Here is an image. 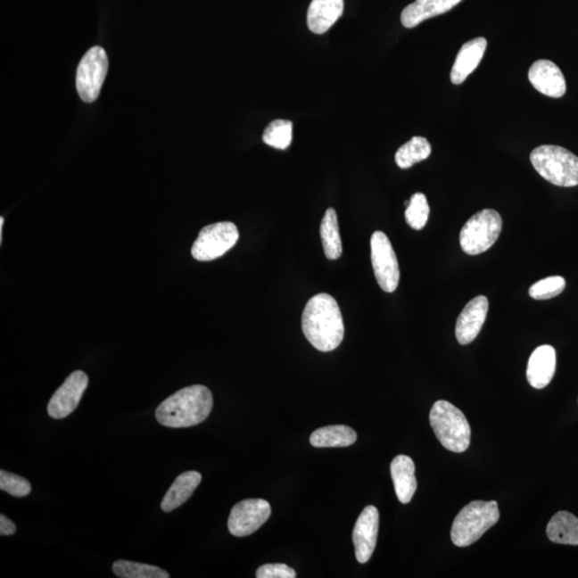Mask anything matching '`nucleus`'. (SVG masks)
<instances>
[{
    "label": "nucleus",
    "instance_id": "obj_1",
    "mask_svg": "<svg viewBox=\"0 0 578 578\" xmlns=\"http://www.w3.org/2000/svg\"><path fill=\"white\" fill-rule=\"evenodd\" d=\"M302 331L316 350H336L344 339L345 328L336 300L328 293L310 298L302 314Z\"/></svg>",
    "mask_w": 578,
    "mask_h": 578
},
{
    "label": "nucleus",
    "instance_id": "obj_2",
    "mask_svg": "<svg viewBox=\"0 0 578 578\" xmlns=\"http://www.w3.org/2000/svg\"><path fill=\"white\" fill-rule=\"evenodd\" d=\"M212 406L211 390L202 384L190 385L163 400L155 411V417L166 427H191L205 421Z\"/></svg>",
    "mask_w": 578,
    "mask_h": 578
},
{
    "label": "nucleus",
    "instance_id": "obj_3",
    "mask_svg": "<svg viewBox=\"0 0 578 578\" xmlns=\"http://www.w3.org/2000/svg\"><path fill=\"white\" fill-rule=\"evenodd\" d=\"M500 517V508L494 500L468 503L454 519L451 529L453 544L458 548L474 544L487 530L495 526Z\"/></svg>",
    "mask_w": 578,
    "mask_h": 578
},
{
    "label": "nucleus",
    "instance_id": "obj_4",
    "mask_svg": "<svg viewBox=\"0 0 578 578\" xmlns=\"http://www.w3.org/2000/svg\"><path fill=\"white\" fill-rule=\"evenodd\" d=\"M430 422L438 441L449 451L462 453L469 448L470 425L458 407L447 400H437L432 407Z\"/></svg>",
    "mask_w": 578,
    "mask_h": 578
},
{
    "label": "nucleus",
    "instance_id": "obj_5",
    "mask_svg": "<svg viewBox=\"0 0 578 578\" xmlns=\"http://www.w3.org/2000/svg\"><path fill=\"white\" fill-rule=\"evenodd\" d=\"M530 161L534 169L550 184L565 187L578 186V157L569 150L543 144L533 150Z\"/></svg>",
    "mask_w": 578,
    "mask_h": 578
},
{
    "label": "nucleus",
    "instance_id": "obj_6",
    "mask_svg": "<svg viewBox=\"0 0 578 578\" xmlns=\"http://www.w3.org/2000/svg\"><path fill=\"white\" fill-rule=\"evenodd\" d=\"M502 229L500 214L492 209H483L474 214L459 234V244L468 255H479L496 244Z\"/></svg>",
    "mask_w": 578,
    "mask_h": 578
},
{
    "label": "nucleus",
    "instance_id": "obj_7",
    "mask_svg": "<svg viewBox=\"0 0 578 578\" xmlns=\"http://www.w3.org/2000/svg\"><path fill=\"white\" fill-rule=\"evenodd\" d=\"M239 239L237 227L232 222H219L203 227L192 245L193 259L211 261L233 249Z\"/></svg>",
    "mask_w": 578,
    "mask_h": 578
},
{
    "label": "nucleus",
    "instance_id": "obj_8",
    "mask_svg": "<svg viewBox=\"0 0 578 578\" xmlns=\"http://www.w3.org/2000/svg\"><path fill=\"white\" fill-rule=\"evenodd\" d=\"M107 70H109V58L103 48L91 47L85 54L78 68L77 89L80 99L90 103L98 98Z\"/></svg>",
    "mask_w": 578,
    "mask_h": 578
},
{
    "label": "nucleus",
    "instance_id": "obj_9",
    "mask_svg": "<svg viewBox=\"0 0 578 578\" xmlns=\"http://www.w3.org/2000/svg\"><path fill=\"white\" fill-rule=\"evenodd\" d=\"M372 265L378 285L385 293H393L400 283V267L387 235L375 232L371 238Z\"/></svg>",
    "mask_w": 578,
    "mask_h": 578
},
{
    "label": "nucleus",
    "instance_id": "obj_10",
    "mask_svg": "<svg viewBox=\"0 0 578 578\" xmlns=\"http://www.w3.org/2000/svg\"><path fill=\"white\" fill-rule=\"evenodd\" d=\"M271 516L270 503L264 500H245L235 505L228 517V530L235 537H248Z\"/></svg>",
    "mask_w": 578,
    "mask_h": 578
},
{
    "label": "nucleus",
    "instance_id": "obj_11",
    "mask_svg": "<svg viewBox=\"0 0 578 578\" xmlns=\"http://www.w3.org/2000/svg\"><path fill=\"white\" fill-rule=\"evenodd\" d=\"M87 374L75 371L69 375L64 383L53 394L47 405L48 416L53 419H63L78 409L85 390L88 387Z\"/></svg>",
    "mask_w": 578,
    "mask_h": 578
},
{
    "label": "nucleus",
    "instance_id": "obj_12",
    "mask_svg": "<svg viewBox=\"0 0 578 578\" xmlns=\"http://www.w3.org/2000/svg\"><path fill=\"white\" fill-rule=\"evenodd\" d=\"M379 527V513L374 506H367L358 517L352 533V542L355 545L356 558L360 564H366L376 548Z\"/></svg>",
    "mask_w": 578,
    "mask_h": 578
},
{
    "label": "nucleus",
    "instance_id": "obj_13",
    "mask_svg": "<svg viewBox=\"0 0 578 578\" xmlns=\"http://www.w3.org/2000/svg\"><path fill=\"white\" fill-rule=\"evenodd\" d=\"M489 312V300L485 296H478L471 300L459 314L455 336L460 345H467L475 340L482 326H483Z\"/></svg>",
    "mask_w": 578,
    "mask_h": 578
},
{
    "label": "nucleus",
    "instance_id": "obj_14",
    "mask_svg": "<svg viewBox=\"0 0 578 578\" xmlns=\"http://www.w3.org/2000/svg\"><path fill=\"white\" fill-rule=\"evenodd\" d=\"M528 78L539 93L550 98H561L566 94L564 74L557 64L548 59L535 62L529 69Z\"/></svg>",
    "mask_w": 578,
    "mask_h": 578
},
{
    "label": "nucleus",
    "instance_id": "obj_15",
    "mask_svg": "<svg viewBox=\"0 0 578 578\" xmlns=\"http://www.w3.org/2000/svg\"><path fill=\"white\" fill-rule=\"evenodd\" d=\"M556 351L553 346L542 345L535 348L529 358L527 380L534 389L549 385L556 372Z\"/></svg>",
    "mask_w": 578,
    "mask_h": 578
},
{
    "label": "nucleus",
    "instance_id": "obj_16",
    "mask_svg": "<svg viewBox=\"0 0 578 578\" xmlns=\"http://www.w3.org/2000/svg\"><path fill=\"white\" fill-rule=\"evenodd\" d=\"M487 47L485 37H479L460 47L451 70V82L459 85L479 66Z\"/></svg>",
    "mask_w": 578,
    "mask_h": 578
},
{
    "label": "nucleus",
    "instance_id": "obj_17",
    "mask_svg": "<svg viewBox=\"0 0 578 578\" xmlns=\"http://www.w3.org/2000/svg\"><path fill=\"white\" fill-rule=\"evenodd\" d=\"M344 11V0H312L308 10V27L313 34L323 35L336 23Z\"/></svg>",
    "mask_w": 578,
    "mask_h": 578
},
{
    "label": "nucleus",
    "instance_id": "obj_18",
    "mask_svg": "<svg viewBox=\"0 0 578 578\" xmlns=\"http://www.w3.org/2000/svg\"><path fill=\"white\" fill-rule=\"evenodd\" d=\"M460 2L462 0H416L415 3L407 5L401 12V24L406 29H414L422 21L448 12Z\"/></svg>",
    "mask_w": 578,
    "mask_h": 578
},
{
    "label": "nucleus",
    "instance_id": "obj_19",
    "mask_svg": "<svg viewBox=\"0 0 578 578\" xmlns=\"http://www.w3.org/2000/svg\"><path fill=\"white\" fill-rule=\"evenodd\" d=\"M390 470L395 494L400 502L407 505L414 497L417 486L414 460L407 455H399L391 463Z\"/></svg>",
    "mask_w": 578,
    "mask_h": 578
},
{
    "label": "nucleus",
    "instance_id": "obj_20",
    "mask_svg": "<svg viewBox=\"0 0 578 578\" xmlns=\"http://www.w3.org/2000/svg\"><path fill=\"white\" fill-rule=\"evenodd\" d=\"M201 482L202 475L197 471H186V473L177 476L161 502L162 510L168 513L184 505L195 491L197 486L201 484Z\"/></svg>",
    "mask_w": 578,
    "mask_h": 578
},
{
    "label": "nucleus",
    "instance_id": "obj_21",
    "mask_svg": "<svg viewBox=\"0 0 578 578\" xmlns=\"http://www.w3.org/2000/svg\"><path fill=\"white\" fill-rule=\"evenodd\" d=\"M546 534L551 542L578 545V518L570 512H557L546 528Z\"/></svg>",
    "mask_w": 578,
    "mask_h": 578
},
{
    "label": "nucleus",
    "instance_id": "obj_22",
    "mask_svg": "<svg viewBox=\"0 0 578 578\" xmlns=\"http://www.w3.org/2000/svg\"><path fill=\"white\" fill-rule=\"evenodd\" d=\"M357 441V433L346 425L320 427L310 437V443L315 448L350 447Z\"/></svg>",
    "mask_w": 578,
    "mask_h": 578
},
{
    "label": "nucleus",
    "instance_id": "obj_23",
    "mask_svg": "<svg viewBox=\"0 0 578 578\" xmlns=\"http://www.w3.org/2000/svg\"><path fill=\"white\" fill-rule=\"evenodd\" d=\"M320 237L326 259H340L343 252L339 222L334 208L326 209L320 224Z\"/></svg>",
    "mask_w": 578,
    "mask_h": 578
},
{
    "label": "nucleus",
    "instance_id": "obj_24",
    "mask_svg": "<svg viewBox=\"0 0 578 578\" xmlns=\"http://www.w3.org/2000/svg\"><path fill=\"white\" fill-rule=\"evenodd\" d=\"M432 146L425 137L415 136L400 147L395 153V163L400 169H409L430 157Z\"/></svg>",
    "mask_w": 578,
    "mask_h": 578
},
{
    "label": "nucleus",
    "instance_id": "obj_25",
    "mask_svg": "<svg viewBox=\"0 0 578 578\" xmlns=\"http://www.w3.org/2000/svg\"><path fill=\"white\" fill-rule=\"evenodd\" d=\"M112 572L121 578H169V573L159 566L128 560L116 561Z\"/></svg>",
    "mask_w": 578,
    "mask_h": 578
},
{
    "label": "nucleus",
    "instance_id": "obj_26",
    "mask_svg": "<svg viewBox=\"0 0 578 578\" xmlns=\"http://www.w3.org/2000/svg\"><path fill=\"white\" fill-rule=\"evenodd\" d=\"M262 141L276 149H287L293 141V122L284 120L271 121L262 134Z\"/></svg>",
    "mask_w": 578,
    "mask_h": 578
},
{
    "label": "nucleus",
    "instance_id": "obj_27",
    "mask_svg": "<svg viewBox=\"0 0 578 578\" xmlns=\"http://www.w3.org/2000/svg\"><path fill=\"white\" fill-rule=\"evenodd\" d=\"M428 217H430V206H428L426 196L423 193H415L410 197L409 205L407 206L405 211L407 224L411 228L420 230L425 227Z\"/></svg>",
    "mask_w": 578,
    "mask_h": 578
},
{
    "label": "nucleus",
    "instance_id": "obj_28",
    "mask_svg": "<svg viewBox=\"0 0 578 578\" xmlns=\"http://www.w3.org/2000/svg\"><path fill=\"white\" fill-rule=\"evenodd\" d=\"M566 283L564 277L559 276L549 277L534 283L529 288V294L534 300H548L557 296L565 291Z\"/></svg>",
    "mask_w": 578,
    "mask_h": 578
},
{
    "label": "nucleus",
    "instance_id": "obj_29",
    "mask_svg": "<svg viewBox=\"0 0 578 578\" xmlns=\"http://www.w3.org/2000/svg\"><path fill=\"white\" fill-rule=\"evenodd\" d=\"M0 490L13 497H25L30 494L31 485L23 476L0 470Z\"/></svg>",
    "mask_w": 578,
    "mask_h": 578
},
{
    "label": "nucleus",
    "instance_id": "obj_30",
    "mask_svg": "<svg viewBox=\"0 0 578 578\" xmlns=\"http://www.w3.org/2000/svg\"><path fill=\"white\" fill-rule=\"evenodd\" d=\"M296 576V571L284 564L264 565L256 571L257 578H294Z\"/></svg>",
    "mask_w": 578,
    "mask_h": 578
},
{
    "label": "nucleus",
    "instance_id": "obj_31",
    "mask_svg": "<svg viewBox=\"0 0 578 578\" xmlns=\"http://www.w3.org/2000/svg\"><path fill=\"white\" fill-rule=\"evenodd\" d=\"M16 532L15 524L7 516H4V514L0 516V534L2 535H11L14 534Z\"/></svg>",
    "mask_w": 578,
    "mask_h": 578
}]
</instances>
